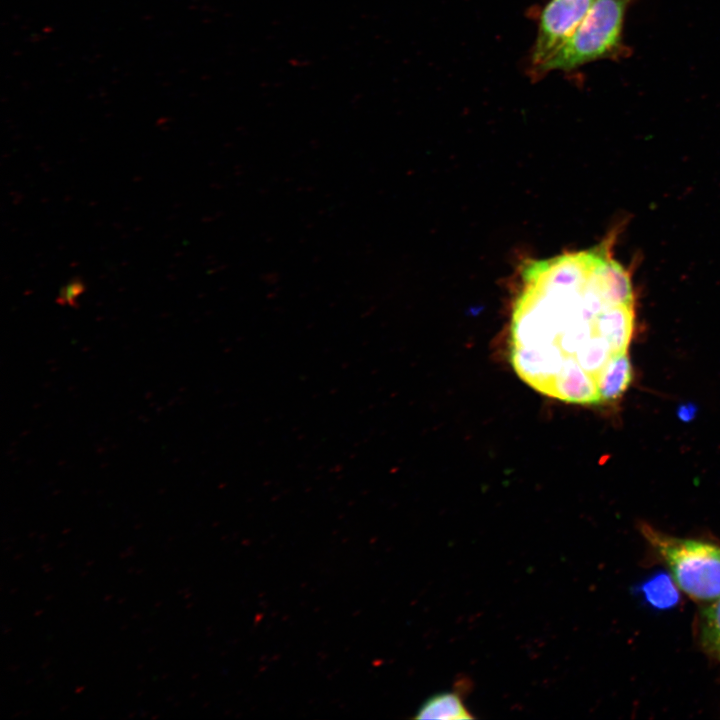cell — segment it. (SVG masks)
Segmentation results:
<instances>
[{"label":"cell","instance_id":"1","mask_svg":"<svg viewBox=\"0 0 720 720\" xmlns=\"http://www.w3.org/2000/svg\"><path fill=\"white\" fill-rule=\"evenodd\" d=\"M634 300L631 274L608 242L528 263L511 317L516 374L551 398L601 403L597 379L628 349Z\"/></svg>","mask_w":720,"mask_h":720},{"label":"cell","instance_id":"2","mask_svg":"<svg viewBox=\"0 0 720 720\" xmlns=\"http://www.w3.org/2000/svg\"><path fill=\"white\" fill-rule=\"evenodd\" d=\"M632 1L595 0L576 30L531 77L538 80L551 71L570 72L597 60L623 56L624 19Z\"/></svg>","mask_w":720,"mask_h":720},{"label":"cell","instance_id":"3","mask_svg":"<svg viewBox=\"0 0 720 720\" xmlns=\"http://www.w3.org/2000/svg\"><path fill=\"white\" fill-rule=\"evenodd\" d=\"M639 530L683 593L704 605L720 597V545L670 535L644 522Z\"/></svg>","mask_w":720,"mask_h":720},{"label":"cell","instance_id":"4","mask_svg":"<svg viewBox=\"0 0 720 720\" xmlns=\"http://www.w3.org/2000/svg\"><path fill=\"white\" fill-rule=\"evenodd\" d=\"M595 0H549L539 16L529 72L545 63L571 36Z\"/></svg>","mask_w":720,"mask_h":720},{"label":"cell","instance_id":"5","mask_svg":"<svg viewBox=\"0 0 720 720\" xmlns=\"http://www.w3.org/2000/svg\"><path fill=\"white\" fill-rule=\"evenodd\" d=\"M680 591L668 570L653 573L635 588L646 605L657 611L676 608L681 601Z\"/></svg>","mask_w":720,"mask_h":720},{"label":"cell","instance_id":"6","mask_svg":"<svg viewBox=\"0 0 720 720\" xmlns=\"http://www.w3.org/2000/svg\"><path fill=\"white\" fill-rule=\"evenodd\" d=\"M633 369L627 352L615 354L597 379L600 402H614L628 389Z\"/></svg>","mask_w":720,"mask_h":720},{"label":"cell","instance_id":"7","mask_svg":"<svg viewBox=\"0 0 720 720\" xmlns=\"http://www.w3.org/2000/svg\"><path fill=\"white\" fill-rule=\"evenodd\" d=\"M415 719L464 720L474 718L456 691L429 697L418 709Z\"/></svg>","mask_w":720,"mask_h":720},{"label":"cell","instance_id":"8","mask_svg":"<svg viewBox=\"0 0 720 720\" xmlns=\"http://www.w3.org/2000/svg\"><path fill=\"white\" fill-rule=\"evenodd\" d=\"M696 631L703 650L720 662V597L702 607L698 614Z\"/></svg>","mask_w":720,"mask_h":720},{"label":"cell","instance_id":"9","mask_svg":"<svg viewBox=\"0 0 720 720\" xmlns=\"http://www.w3.org/2000/svg\"><path fill=\"white\" fill-rule=\"evenodd\" d=\"M85 285L80 278L69 280L59 291L56 302L62 306L74 307L78 297L84 292Z\"/></svg>","mask_w":720,"mask_h":720},{"label":"cell","instance_id":"10","mask_svg":"<svg viewBox=\"0 0 720 720\" xmlns=\"http://www.w3.org/2000/svg\"><path fill=\"white\" fill-rule=\"evenodd\" d=\"M698 408L695 403L687 401L681 403L676 409L678 419L684 423H689L695 419Z\"/></svg>","mask_w":720,"mask_h":720}]
</instances>
